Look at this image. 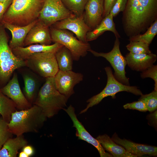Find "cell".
I'll list each match as a JSON object with an SVG mask.
<instances>
[{
	"label": "cell",
	"mask_w": 157,
	"mask_h": 157,
	"mask_svg": "<svg viewBox=\"0 0 157 157\" xmlns=\"http://www.w3.org/2000/svg\"><path fill=\"white\" fill-rule=\"evenodd\" d=\"M55 53L44 52L33 54L25 60L26 66L41 77H54L59 70Z\"/></svg>",
	"instance_id": "52a82bcc"
},
{
	"label": "cell",
	"mask_w": 157,
	"mask_h": 157,
	"mask_svg": "<svg viewBox=\"0 0 157 157\" xmlns=\"http://www.w3.org/2000/svg\"><path fill=\"white\" fill-rule=\"evenodd\" d=\"M7 0H0V2H4L5 1Z\"/></svg>",
	"instance_id": "ab89813d"
},
{
	"label": "cell",
	"mask_w": 157,
	"mask_h": 157,
	"mask_svg": "<svg viewBox=\"0 0 157 157\" xmlns=\"http://www.w3.org/2000/svg\"><path fill=\"white\" fill-rule=\"evenodd\" d=\"M50 33L52 41L59 43L68 49L74 60L78 61L80 58L85 56L91 49L88 42L79 40L66 30L53 28Z\"/></svg>",
	"instance_id": "ba28073f"
},
{
	"label": "cell",
	"mask_w": 157,
	"mask_h": 157,
	"mask_svg": "<svg viewBox=\"0 0 157 157\" xmlns=\"http://www.w3.org/2000/svg\"><path fill=\"white\" fill-rule=\"evenodd\" d=\"M74 16L61 0H44L38 20L49 27L64 19Z\"/></svg>",
	"instance_id": "30bf717a"
},
{
	"label": "cell",
	"mask_w": 157,
	"mask_h": 157,
	"mask_svg": "<svg viewBox=\"0 0 157 157\" xmlns=\"http://www.w3.org/2000/svg\"><path fill=\"white\" fill-rule=\"evenodd\" d=\"M43 2L44 0H12L1 22L21 26L28 25L38 19Z\"/></svg>",
	"instance_id": "3957f363"
},
{
	"label": "cell",
	"mask_w": 157,
	"mask_h": 157,
	"mask_svg": "<svg viewBox=\"0 0 157 157\" xmlns=\"http://www.w3.org/2000/svg\"><path fill=\"white\" fill-rule=\"evenodd\" d=\"M104 12V0H88L83 16L85 22L91 31L101 21Z\"/></svg>",
	"instance_id": "9a60e30c"
},
{
	"label": "cell",
	"mask_w": 157,
	"mask_h": 157,
	"mask_svg": "<svg viewBox=\"0 0 157 157\" xmlns=\"http://www.w3.org/2000/svg\"><path fill=\"white\" fill-rule=\"evenodd\" d=\"M23 151L25 152L29 157L34 154V150L33 147L30 145H26L23 148Z\"/></svg>",
	"instance_id": "74e56055"
},
{
	"label": "cell",
	"mask_w": 157,
	"mask_h": 157,
	"mask_svg": "<svg viewBox=\"0 0 157 157\" xmlns=\"http://www.w3.org/2000/svg\"><path fill=\"white\" fill-rule=\"evenodd\" d=\"M138 100L143 101L145 104L148 111L152 112L157 108V91L154 90L150 93L142 94Z\"/></svg>",
	"instance_id": "f546056e"
},
{
	"label": "cell",
	"mask_w": 157,
	"mask_h": 157,
	"mask_svg": "<svg viewBox=\"0 0 157 157\" xmlns=\"http://www.w3.org/2000/svg\"><path fill=\"white\" fill-rule=\"evenodd\" d=\"M63 110L66 112L72 120L73 123V127L76 128V135L78 139L85 141L93 145L98 151L101 157H113L110 154L106 152L99 141L86 130L78 119L74 108L72 105H70L67 108H64Z\"/></svg>",
	"instance_id": "7c38bea8"
},
{
	"label": "cell",
	"mask_w": 157,
	"mask_h": 157,
	"mask_svg": "<svg viewBox=\"0 0 157 157\" xmlns=\"http://www.w3.org/2000/svg\"><path fill=\"white\" fill-rule=\"evenodd\" d=\"M5 28L0 24V88L8 83L15 70L26 66L25 61L16 57L9 47Z\"/></svg>",
	"instance_id": "5b68a950"
},
{
	"label": "cell",
	"mask_w": 157,
	"mask_h": 157,
	"mask_svg": "<svg viewBox=\"0 0 157 157\" xmlns=\"http://www.w3.org/2000/svg\"><path fill=\"white\" fill-rule=\"evenodd\" d=\"M119 38L116 37L112 50L108 53L98 52L91 49L89 50L96 57H101L105 58L110 63L113 68V74L115 78L121 83L130 85L129 80L126 76L125 67L127 65L125 57L121 53L120 49Z\"/></svg>",
	"instance_id": "9c48e42d"
},
{
	"label": "cell",
	"mask_w": 157,
	"mask_h": 157,
	"mask_svg": "<svg viewBox=\"0 0 157 157\" xmlns=\"http://www.w3.org/2000/svg\"><path fill=\"white\" fill-rule=\"evenodd\" d=\"M8 123L1 117H0V149L13 134L9 131Z\"/></svg>",
	"instance_id": "4dcf8cb0"
},
{
	"label": "cell",
	"mask_w": 157,
	"mask_h": 157,
	"mask_svg": "<svg viewBox=\"0 0 157 157\" xmlns=\"http://www.w3.org/2000/svg\"><path fill=\"white\" fill-rule=\"evenodd\" d=\"M59 70L63 71L72 70L73 58L70 51L63 46L55 53Z\"/></svg>",
	"instance_id": "d4e9b609"
},
{
	"label": "cell",
	"mask_w": 157,
	"mask_h": 157,
	"mask_svg": "<svg viewBox=\"0 0 157 157\" xmlns=\"http://www.w3.org/2000/svg\"><path fill=\"white\" fill-rule=\"evenodd\" d=\"M66 8L76 16L83 15L88 0H61Z\"/></svg>",
	"instance_id": "83f0119b"
},
{
	"label": "cell",
	"mask_w": 157,
	"mask_h": 157,
	"mask_svg": "<svg viewBox=\"0 0 157 157\" xmlns=\"http://www.w3.org/2000/svg\"><path fill=\"white\" fill-rule=\"evenodd\" d=\"M127 0H117L111 9L110 13L114 17L120 12H123L125 8Z\"/></svg>",
	"instance_id": "836d02e7"
},
{
	"label": "cell",
	"mask_w": 157,
	"mask_h": 157,
	"mask_svg": "<svg viewBox=\"0 0 157 157\" xmlns=\"http://www.w3.org/2000/svg\"><path fill=\"white\" fill-rule=\"evenodd\" d=\"M1 88L0 87V115L3 119L8 123L12 113L16 111V106L2 92Z\"/></svg>",
	"instance_id": "484cf974"
},
{
	"label": "cell",
	"mask_w": 157,
	"mask_h": 157,
	"mask_svg": "<svg viewBox=\"0 0 157 157\" xmlns=\"http://www.w3.org/2000/svg\"><path fill=\"white\" fill-rule=\"evenodd\" d=\"M117 0H104V12L103 16L104 18L110 13Z\"/></svg>",
	"instance_id": "e575fe53"
},
{
	"label": "cell",
	"mask_w": 157,
	"mask_h": 157,
	"mask_svg": "<svg viewBox=\"0 0 157 157\" xmlns=\"http://www.w3.org/2000/svg\"><path fill=\"white\" fill-rule=\"evenodd\" d=\"M1 89L2 92L15 104L17 109L24 110L32 106V104L28 101L22 91L16 72H14L12 78Z\"/></svg>",
	"instance_id": "4fadbf2b"
},
{
	"label": "cell",
	"mask_w": 157,
	"mask_h": 157,
	"mask_svg": "<svg viewBox=\"0 0 157 157\" xmlns=\"http://www.w3.org/2000/svg\"><path fill=\"white\" fill-rule=\"evenodd\" d=\"M54 24L55 28L69 30L76 35L79 40L87 42L86 34L91 30L85 22L83 15L68 17Z\"/></svg>",
	"instance_id": "5bb4252c"
},
{
	"label": "cell",
	"mask_w": 157,
	"mask_h": 157,
	"mask_svg": "<svg viewBox=\"0 0 157 157\" xmlns=\"http://www.w3.org/2000/svg\"><path fill=\"white\" fill-rule=\"evenodd\" d=\"M128 66L132 70L142 72L156 61V54L151 53L146 54H133L129 52L125 57Z\"/></svg>",
	"instance_id": "d6986e66"
},
{
	"label": "cell",
	"mask_w": 157,
	"mask_h": 157,
	"mask_svg": "<svg viewBox=\"0 0 157 157\" xmlns=\"http://www.w3.org/2000/svg\"><path fill=\"white\" fill-rule=\"evenodd\" d=\"M96 139L104 149L109 152L113 157H136L127 151L123 147L116 143L107 134L99 135Z\"/></svg>",
	"instance_id": "603a6c76"
},
{
	"label": "cell",
	"mask_w": 157,
	"mask_h": 157,
	"mask_svg": "<svg viewBox=\"0 0 157 157\" xmlns=\"http://www.w3.org/2000/svg\"><path fill=\"white\" fill-rule=\"evenodd\" d=\"M21 74L24 83V94L31 104H33L39 91L38 80L31 71H25L22 72Z\"/></svg>",
	"instance_id": "44dd1931"
},
{
	"label": "cell",
	"mask_w": 157,
	"mask_h": 157,
	"mask_svg": "<svg viewBox=\"0 0 157 157\" xmlns=\"http://www.w3.org/2000/svg\"><path fill=\"white\" fill-rule=\"evenodd\" d=\"M83 74L72 70L63 71L59 70L54 77L55 86L61 94L69 98L74 93L75 86L83 79Z\"/></svg>",
	"instance_id": "8fae6325"
},
{
	"label": "cell",
	"mask_w": 157,
	"mask_h": 157,
	"mask_svg": "<svg viewBox=\"0 0 157 157\" xmlns=\"http://www.w3.org/2000/svg\"><path fill=\"white\" fill-rule=\"evenodd\" d=\"M153 113L150 114L148 116L150 122L156 127L157 126V110Z\"/></svg>",
	"instance_id": "8d00e7d4"
},
{
	"label": "cell",
	"mask_w": 157,
	"mask_h": 157,
	"mask_svg": "<svg viewBox=\"0 0 157 157\" xmlns=\"http://www.w3.org/2000/svg\"><path fill=\"white\" fill-rule=\"evenodd\" d=\"M12 1L7 0L5 1L0 2V24H1L4 14L11 4Z\"/></svg>",
	"instance_id": "d590c367"
},
{
	"label": "cell",
	"mask_w": 157,
	"mask_h": 157,
	"mask_svg": "<svg viewBox=\"0 0 157 157\" xmlns=\"http://www.w3.org/2000/svg\"><path fill=\"white\" fill-rule=\"evenodd\" d=\"M68 99L56 89L54 77H49L46 78L39 90L33 104L41 109L47 118H50L65 108Z\"/></svg>",
	"instance_id": "277c9868"
},
{
	"label": "cell",
	"mask_w": 157,
	"mask_h": 157,
	"mask_svg": "<svg viewBox=\"0 0 157 157\" xmlns=\"http://www.w3.org/2000/svg\"><path fill=\"white\" fill-rule=\"evenodd\" d=\"M28 142L23 135L9 138L0 149V157H16L19 150L27 145Z\"/></svg>",
	"instance_id": "cb8c5ba5"
},
{
	"label": "cell",
	"mask_w": 157,
	"mask_h": 157,
	"mask_svg": "<svg viewBox=\"0 0 157 157\" xmlns=\"http://www.w3.org/2000/svg\"><path fill=\"white\" fill-rule=\"evenodd\" d=\"M157 19V0H127L122 18L129 38L145 32Z\"/></svg>",
	"instance_id": "6da1fadb"
},
{
	"label": "cell",
	"mask_w": 157,
	"mask_h": 157,
	"mask_svg": "<svg viewBox=\"0 0 157 157\" xmlns=\"http://www.w3.org/2000/svg\"><path fill=\"white\" fill-rule=\"evenodd\" d=\"M19 157H29L23 151L19 153Z\"/></svg>",
	"instance_id": "f35d334b"
},
{
	"label": "cell",
	"mask_w": 157,
	"mask_h": 157,
	"mask_svg": "<svg viewBox=\"0 0 157 157\" xmlns=\"http://www.w3.org/2000/svg\"><path fill=\"white\" fill-rule=\"evenodd\" d=\"M38 21L37 19L28 25L23 26L1 22L4 28L8 30L11 33L12 38L9 44L11 49L18 47H24V41L26 35Z\"/></svg>",
	"instance_id": "ffe728a7"
},
{
	"label": "cell",
	"mask_w": 157,
	"mask_h": 157,
	"mask_svg": "<svg viewBox=\"0 0 157 157\" xmlns=\"http://www.w3.org/2000/svg\"><path fill=\"white\" fill-rule=\"evenodd\" d=\"M111 139L116 143L124 148L127 151L136 157L145 155L154 156L157 155L156 147L136 143L125 138L121 139L116 133L113 135Z\"/></svg>",
	"instance_id": "2e32d148"
},
{
	"label": "cell",
	"mask_w": 157,
	"mask_h": 157,
	"mask_svg": "<svg viewBox=\"0 0 157 157\" xmlns=\"http://www.w3.org/2000/svg\"><path fill=\"white\" fill-rule=\"evenodd\" d=\"M157 33V19L149 27L143 34H140L129 38L130 41H140L151 43Z\"/></svg>",
	"instance_id": "4316f807"
},
{
	"label": "cell",
	"mask_w": 157,
	"mask_h": 157,
	"mask_svg": "<svg viewBox=\"0 0 157 157\" xmlns=\"http://www.w3.org/2000/svg\"><path fill=\"white\" fill-rule=\"evenodd\" d=\"M149 44L140 41H130L126 46L130 52L133 54H149L151 53L149 49Z\"/></svg>",
	"instance_id": "f1b7e54d"
},
{
	"label": "cell",
	"mask_w": 157,
	"mask_h": 157,
	"mask_svg": "<svg viewBox=\"0 0 157 157\" xmlns=\"http://www.w3.org/2000/svg\"><path fill=\"white\" fill-rule=\"evenodd\" d=\"M123 106L125 109L135 110L143 112L148 111L145 104L144 101L140 100L131 103H127L124 105Z\"/></svg>",
	"instance_id": "d6a6232c"
},
{
	"label": "cell",
	"mask_w": 157,
	"mask_h": 157,
	"mask_svg": "<svg viewBox=\"0 0 157 157\" xmlns=\"http://www.w3.org/2000/svg\"><path fill=\"white\" fill-rule=\"evenodd\" d=\"M49 27L38 20L26 35L24 46L33 44L50 45L52 41Z\"/></svg>",
	"instance_id": "e0dca14e"
},
{
	"label": "cell",
	"mask_w": 157,
	"mask_h": 157,
	"mask_svg": "<svg viewBox=\"0 0 157 157\" xmlns=\"http://www.w3.org/2000/svg\"><path fill=\"white\" fill-rule=\"evenodd\" d=\"M47 118L41 109L34 104L28 109L13 113L8 123V129L16 136L25 133L38 132Z\"/></svg>",
	"instance_id": "7a4b0ae2"
},
{
	"label": "cell",
	"mask_w": 157,
	"mask_h": 157,
	"mask_svg": "<svg viewBox=\"0 0 157 157\" xmlns=\"http://www.w3.org/2000/svg\"><path fill=\"white\" fill-rule=\"evenodd\" d=\"M113 17V16L109 13L103 19L100 24L94 29L88 32L86 35L87 42L96 39L106 31L112 32L116 37L120 38V35L115 28Z\"/></svg>",
	"instance_id": "7402d4cb"
},
{
	"label": "cell",
	"mask_w": 157,
	"mask_h": 157,
	"mask_svg": "<svg viewBox=\"0 0 157 157\" xmlns=\"http://www.w3.org/2000/svg\"><path fill=\"white\" fill-rule=\"evenodd\" d=\"M104 69L107 76V82L105 87L99 93L87 100V102L88 104L86 107L82 110L79 114L85 113L89 108L98 104L106 97L110 96L112 98H115V94L119 92H127L138 96L143 94L137 86L126 85L117 81L114 77L110 67H106L104 68Z\"/></svg>",
	"instance_id": "8992f818"
},
{
	"label": "cell",
	"mask_w": 157,
	"mask_h": 157,
	"mask_svg": "<svg viewBox=\"0 0 157 157\" xmlns=\"http://www.w3.org/2000/svg\"><path fill=\"white\" fill-rule=\"evenodd\" d=\"M63 46L55 42L49 45L39 44H32L24 47H18L12 49L14 54L19 58L25 60L32 55L44 52L56 53Z\"/></svg>",
	"instance_id": "ac0fdd59"
},
{
	"label": "cell",
	"mask_w": 157,
	"mask_h": 157,
	"mask_svg": "<svg viewBox=\"0 0 157 157\" xmlns=\"http://www.w3.org/2000/svg\"><path fill=\"white\" fill-rule=\"evenodd\" d=\"M142 78H150L154 81V90L157 91V65H153L150 67L142 72L140 74Z\"/></svg>",
	"instance_id": "1f68e13d"
}]
</instances>
